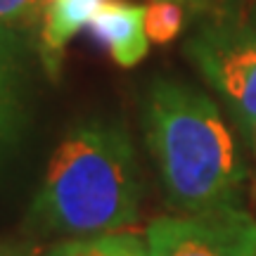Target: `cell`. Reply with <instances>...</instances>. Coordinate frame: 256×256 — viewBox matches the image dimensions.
I'll return each instance as SVG.
<instances>
[{
  "label": "cell",
  "mask_w": 256,
  "mask_h": 256,
  "mask_svg": "<svg viewBox=\"0 0 256 256\" xmlns=\"http://www.w3.org/2000/svg\"><path fill=\"white\" fill-rule=\"evenodd\" d=\"M142 130L168 204L183 216L242 209L247 168L216 102L174 78H154Z\"/></svg>",
  "instance_id": "1"
},
{
  "label": "cell",
  "mask_w": 256,
  "mask_h": 256,
  "mask_svg": "<svg viewBox=\"0 0 256 256\" xmlns=\"http://www.w3.org/2000/svg\"><path fill=\"white\" fill-rule=\"evenodd\" d=\"M142 178L119 121H81L50 156L28 209V226L69 240L114 235L140 216Z\"/></svg>",
  "instance_id": "2"
},
{
  "label": "cell",
  "mask_w": 256,
  "mask_h": 256,
  "mask_svg": "<svg viewBox=\"0 0 256 256\" xmlns=\"http://www.w3.org/2000/svg\"><path fill=\"white\" fill-rule=\"evenodd\" d=\"M185 55L238 124L256 142V8L214 12L188 40Z\"/></svg>",
  "instance_id": "3"
},
{
  "label": "cell",
  "mask_w": 256,
  "mask_h": 256,
  "mask_svg": "<svg viewBox=\"0 0 256 256\" xmlns=\"http://www.w3.org/2000/svg\"><path fill=\"white\" fill-rule=\"evenodd\" d=\"M150 256H256V220L244 209L166 216L150 223Z\"/></svg>",
  "instance_id": "4"
},
{
  "label": "cell",
  "mask_w": 256,
  "mask_h": 256,
  "mask_svg": "<svg viewBox=\"0 0 256 256\" xmlns=\"http://www.w3.org/2000/svg\"><path fill=\"white\" fill-rule=\"evenodd\" d=\"M90 36L114 62L130 69L150 50L145 31V5L128 0H104L100 12L90 22Z\"/></svg>",
  "instance_id": "5"
},
{
  "label": "cell",
  "mask_w": 256,
  "mask_h": 256,
  "mask_svg": "<svg viewBox=\"0 0 256 256\" xmlns=\"http://www.w3.org/2000/svg\"><path fill=\"white\" fill-rule=\"evenodd\" d=\"M26 119V60L17 31L0 24V145L19 138Z\"/></svg>",
  "instance_id": "6"
},
{
  "label": "cell",
  "mask_w": 256,
  "mask_h": 256,
  "mask_svg": "<svg viewBox=\"0 0 256 256\" xmlns=\"http://www.w3.org/2000/svg\"><path fill=\"white\" fill-rule=\"evenodd\" d=\"M104 0H46L40 12V60L57 76L62 55L74 36L88 31Z\"/></svg>",
  "instance_id": "7"
},
{
  "label": "cell",
  "mask_w": 256,
  "mask_h": 256,
  "mask_svg": "<svg viewBox=\"0 0 256 256\" xmlns=\"http://www.w3.org/2000/svg\"><path fill=\"white\" fill-rule=\"evenodd\" d=\"M43 256H150V249L145 240L136 235L114 232L102 238L64 240L43 252Z\"/></svg>",
  "instance_id": "8"
},
{
  "label": "cell",
  "mask_w": 256,
  "mask_h": 256,
  "mask_svg": "<svg viewBox=\"0 0 256 256\" xmlns=\"http://www.w3.org/2000/svg\"><path fill=\"white\" fill-rule=\"evenodd\" d=\"M188 8L180 0H147L145 2V31L150 43L166 46L185 28Z\"/></svg>",
  "instance_id": "9"
},
{
  "label": "cell",
  "mask_w": 256,
  "mask_h": 256,
  "mask_svg": "<svg viewBox=\"0 0 256 256\" xmlns=\"http://www.w3.org/2000/svg\"><path fill=\"white\" fill-rule=\"evenodd\" d=\"M46 0H0V24L12 31H24L40 22Z\"/></svg>",
  "instance_id": "10"
},
{
  "label": "cell",
  "mask_w": 256,
  "mask_h": 256,
  "mask_svg": "<svg viewBox=\"0 0 256 256\" xmlns=\"http://www.w3.org/2000/svg\"><path fill=\"white\" fill-rule=\"evenodd\" d=\"M0 256H43V249L34 242L22 240H0Z\"/></svg>",
  "instance_id": "11"
},
{
  "label": "cell",
  "mask_w": 256,
  "mask_h": 256,
  "mask_svg": "<svg viewBox=\"0 0 256 256\" xmlns=\"http://www.w3.org/2000/svg\"><path fill=\"white\" fill-rule=\"evenodd\" d=\"M252 150H254V152H256V142H254V145H252Z\"/></svg>",
  "instance_id": "12"
},
{
  "label": "cell",
  "mask_w": 256,
  "mask_h": 256,
  "mask_svg": "<svg viewBox=\"0 0 256 256\" xmlns=\"http://www.w3.org/2000/svg\"><path fill=\"white\" fill-rule=\"evenodd\" d=\"M2 150H5V147H2V145H0V152H2Z\"/></svg>",
  "instance_id": "13"
}]
</instances>
